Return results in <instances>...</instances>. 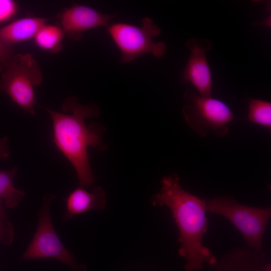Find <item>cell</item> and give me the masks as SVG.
I'll return each mask as SVG.
<instances>
[{
	"label": "cell",
	"mask_w": 271,
	"mask_h": 271,
	"mask_svg": "<svg viewBox=\"0 0 271 271\" xmlns=\"http://www.w3.org/2000/svg\"><path fill=\"white\" fill-rule=\"evenodd\" d=\"M179 181L176 173L163 178L160 191L152 197V203L170 210L179 232L178 253L185 260L184 269L198 271L217 259L202 243L208 228L205 200L184 190Z\"/></svg>",
	"instance_id": "6da1fadb"
},
{
	"label": "cell",
	"mask_w": 271,
	"mask_h": 271,
	"mask_svg": "<svg viewBox=\"0 0 271 271\" xmlns=\"http://www.w3.org/2000/svg\"><path fill=\"white\" fill-rule=\"evenodd\" d=\"M52 122L54 144L74 168L79 185L91 187L94 178L91 169L87 153L89 147L103 151L106 148L102 136L105 132L101 124L93 123L88 125L84 120L97 117L98 107L94 103L81 104L75 96H69L63 102L62 109L67 114L43 107Z\"/></svg>",
	"instance_id": "7a4b0ae2"
},
{
	"label": "cell",
	"mask_w": 271,
	"mask_h": 271,
	"mask_svg": "<svg viewBox=\"0 0 271 271\" xmlns=\"http://www.w3.org/2000/svg\"><path fill=\"white\" fill-rule=\"evenodd\" d=\"M207 211L221 215L231 222L243 236L247 247L262 249L263 239L271 217V207H255L221 196L206 200Z\"/></svg>",
	"instance_id": "3957f363"
},
{
	"label": "cell",
	"mask_w": 271,
	"mask_h": 271,
	"mask_svg": "<svg viewBox=\"0 0 271 271\" xmlns=\"http://www.w3.org/2000/svg\"><path fill=\"white\" fill-rule=\"evenodd\" d=\"M0 93H6L26 113L35 115L34 87L43 81L38 63L29 53H18L13 61L0 70Z\"/></svg>",
	"instance_id": "277c9868"
},
{
	"label": "cell",
	"mask_w": 271,
	"mask_h": 271,
	"mask_svg": "<svg viewBox=\"0 0 271 271\" xmlns=\"http://www.w3.org/2000/svg\"><path fill=\"white\" fill-rule=\"evenodd\" d=\"M186 104L182 111L186 123L201 137L209 131L222 137L229 132L227 124L234 116L229 107L223 101L211 96H203L191 89L184 93Z\"/></svg>",
	"instance_id": "5b68a950"
},
{
	"label": "cell",
	"mask_w": 271,
	"mask_h": 271,
	"mask_svg": "<svg viewBox=\"0 0 271 271\" xmlns=\"http://www.w3.org/2000/svg\"><path fill=\"white\" fill-rule=\"evenodd\" d=\"M106 29L120 51L122 64L129 63L146 53L160 58L166 53L164 43L153 41V38L159 35L161 30L148 17L143 19L141 27L116 23L110 24Z\"/></svg>",
	"instance_id": "8992f818"
},
{
	"label": "cell",
	"mask_w": 271,
	"mask_h": 271,
	"mask_svg": "<svg viewBox=\"0 0 271 271\" xmlns=\"http://www.w3.org/2000/svg\"><path fill=\"white\" fill-rule=\"evenodd\" d=\"M55 197L51 193L43 196L36 231L21 259L54 258L68 265L71 271H85V266L77 263L73 254L62 243L53 226L50 205Z\"/></svg>",
	"instance_id": "52a82bcc"
},
{
	"label": "cell",
	"mask_w": 271,
	"mask_h": 271,
	"mask_svg": "<svg viewBox=\"0 0 271 271\" xmlns=\"http://www.w3.org/2000/svg\"><path fill=\"white\" fill-rule=\"evenodd\" d=\"M190 50L187 63L181 76V83H191L199 94L211 96L212 76L206 53L212 48L210 42L206 39L191 38L185 43Z\"/></svg>",
	"instance_id": "ba28073f"
},
{
	"label": "cell",
	"mask_w": 271,
	"mask_h": 271,
	"mask_svg": "<svg viewBox=\"0 0 271 271\" xmlns=\"http://www.w3.org/2000/svg\"><path fill=\"white\" fill-rule=\"evenodd\" d=\"M116 13L105 14L86 6L74 4L58 15L60 27L72 40H78L83 33L98 27H107Z\"/></svg>",
	"instance_id": "9c48e42d"
},
{
	"label": "cell",
	"mask_w": 271,
	"mask_h": 271,
	"mask_svg": "<svg viewBox=\"0 0 271 271\" xmlns=\"http://www.w3.org/2000/svg\"><path fill=\"white\" fill-rule=\"evenodd\" d=\"M267 263L262 249L239 246L231 249L214 263L207 271H260Z\"/></svg>",
	"instance_id": "30bf717a"
},
{
	"label": "cell",
	"mask_w": 271,
	"mask_h": 271,
	"mask_svg": "<svg viewBox=\"0 0 271 271\" xmlns=\"http://www.w3.org/2000/svg\"><path fill=\"white\" fill-rule=\"evenodd\" d=\"M64 200L66 210L62 218L63 221L90 210H103L106 204L105 193L100 187L93 188L91 192L82 187L77 188Z\"/></svg>",
	"instance_id": "8fae6325"
},
{
	"label": "cell",
	"mask_w": 271,
	"mask_h": 271,
	"mask_svg": "<svg viewBox=\"0 0 271 271\" xmlns=\"http://www.w3.org/2000/svg\"><path fill=\"white\" fill-rule=\"evenodd\" d=\"M48 20L40 17H25L14 21L0 28V39L6 44H15L34 39Z\"/></svg>",
	"instance_id": "7c38bea8"
},
{
	"label": "cell",
	"mask_w": 271,
	"mask_h": 271,
	"mask_svg": "<svg viewBox=\"0 0 271 271\" xmlns=\"http://www.w3.org/2000/svg\"><path fill=\"white\" fill-rule=\"evenodd\" d=\"M18 172L17 166L8 170H0V199L9 209L16 207L26 194L24 191L14 186V178Z\"/></svg>",
	"instance_id": "4fadbf2b"
},
{
	"label": "cell",
	"mask_w": 271,
	"mask_h": 271,
	"mask_svg": "<svg viewBox=\"0 0 271 271\" xmlns=\"http://www.w3.org/2000/svg\"><path fill=\"white\" fill-rule=\"evenodd\" d=\"M65 33L60 26L45 24L37 32L34 40L36 45L52 54L61 51Z\"/></svg>",
	"instance_id": "5bb4252c"
},
{
	"label": "cell",
	"mask_w": 271,
	"mask_h": 271,
	"mask_svg": "<svg viewBox=\"0 0 271 271\" xmlns=\"http://www.w3.org/2000/svg\"><path fill=\"white\" fill-rule=\"evenodd\" d=\"M246 119L251 122L270 129L271 103L258 99H249Z\"/></svg>",
	"instance_id": "9a60e30c"
},
{
	"label": "cell",
	"mask_w": 271,
	"mask_h": 271,
	"mask_svg": "<svg viewBox=\"0 0 271 271\" xmlns=\"http://www.w3.org/2000/svg\"><path fill=\"white\" fill-rule=\"evenodd\" d=\"M17 2L13 0H0V25L9 21L19 10Z\"/></svg>",
	"instance_id": "2e32d148"
},
{
	"label": "cell",
	"mask_w": 271,
	"mask_h": 271,
	"mask_svg": "<svg viewBox=\"0 0 271 271\" xmlns=\"http://www.w3.org/2000/svg\"><path fill=\"white\" fill-rule=\"evenodd\" d=\"M15 228L9 221L0 219V242L4 244L10 245L14 240Z\"/></svg>",
	"instance_id": "e0dca14e"
},
{
	"label": "cell",
	"mask_w": 271,
	"mask_h": 271,
	"mask_svg": "<svg viewBox=\"0 0 271 271\" xmlns=\"http://www.w3.org/2000/svg\"><path fill=\"white\" fill-rule=\"evenodd\" d=\"M17 54L13 46L5 44L0 39V70L11 63Z\"/></svg>",
	"instance_id": "ac0fdd59"
},
{
	"label": "cell",
	"mask_w": 271,
	"mask_h": 271,
	"mask_svg": "<svg viewBox=\"0 0 271 271\" xmlns=\"http://www.w3.org/2000/svg\"><path fill=\"white\" fill-rule=\"evenodd\" d=\"M8 142L9 138L7 136L0 139V160H7L11 155Z\"/></svg>",
	"instance_id": "d6986e66"
},
{
	"label": "cell",
	"mask_w": 271,
	"mask_h": 271,
	"mask_svg": "<svg viewBox=\"0 0 271 271\" xmlns=\"http://www.w3.org/2000/svg\"><path fill=\"white\" fill-rule=\"evenodd\" d=\"M4 204V201L0 199V219H5L8 217Z\"/></svg>",
	"instance_id": "ffe728a7"
},
{
	"label": "cell",
	"mask_w": 271,
	"mask_h": 271,
	"mask_svg": "<svg viewBox=\"0 0 271 271\" xmlns=\"http://www.w3.org/2000/svg\"><path fill=\"white\" fill-rule=\"evenodd\" d=\"M260 271H271L270 263H266L260 270Z\"/></svg>",
	"instance_id": "44dd1931"
}]
</instances>
